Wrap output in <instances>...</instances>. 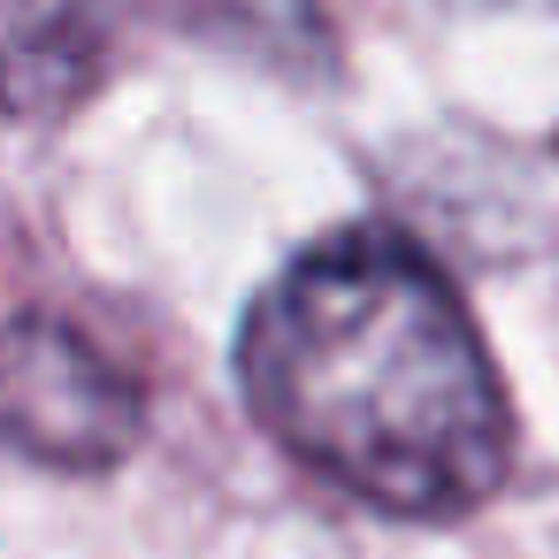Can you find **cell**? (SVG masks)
<instances>
[{"label":"cell","mask_w":559,"mask_h":559,"mask_svg":"<svg viewBox=\"0 0 559 559\" xmlns=\"http://www.w3.org/2000/svg\"><path fill=\"white\" fill-rule=\"evenodd\" d=\"M238 376L292 460L383 513L444 521L506 483V383L460 292L406 238L345 230L299 253L253 299Z\"/></svg>","instance_id":"6da1fadb"},{"label":"cell","mask_w":559,"mask_h":559,"mask_svg":"<svg viewBox=\"0 0 559 559\" xmlns=\"http://www.w3.org/2000/svg\"><path fill=\"white\" fill-rule=\"evenodd\" d=\"M0 444L47 467H108L139 444V383L70 322L0 330Z\"/></svg>","instance_id":"7a4b0ae2"}]
</instances>
